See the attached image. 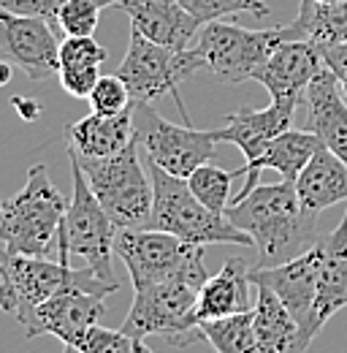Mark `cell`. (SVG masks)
<instances>
[{
	"instance_id": "cell-1",
	"label": "cell",
	"mask_w": 347,
	"mask_h": 353,
	"mask_svg": "<svg viewBox=\"0 0 347 353\" xmlns=\"http://www.w3.org/2000/svg\"><path fill=\"white\" fill-rule=\"evenodd\" d=\"M225 218L253 236L258 250L255 266H277L296 259L320 242V212L304 207L296 182L255 185L242 201L225 210Z\"/></svg>"
},
{
	"instance_id": "cell-20",
	"label": "cell",
	"mask_w": 347,
	"mask_h": 353,
	"mask_svg": "<svg viewBox=\"0 0 347 353\" xmlns=\"http://www.w3.org/2000/svg\"><path fill=\"white\" fill-rule=\"evenodd\" d=\"M68 152L76 158H109L125 150L136 139L133 128V103L120 114H87L65 128Z\"/></svg>"
},
{
	"instance_id": "cell-18",
	"label": "cell",
	"mask_w": 347,
	"mask_h": 353,
	"mask_svg": "<svg viewBox=\"0 0 347 353\" xmlns=\"http://www.w3.org/2000/svg\"><path fill=\"white\" fill-rule=\"evenodd\" d=\"M339 90L342 88L331 68L323 65L304 90L306 128L323 141V147L347 161V103Z\"/></svg>"
},
{
	"instance_id": "cell-2",
	"label": "cell",
	"mask_w": 347,
	"mask_h": 353,
	"mask_svg": "<svg viewBox=\"0 0 347 353\" xmlns=\"http://www.w3.org/2000/svg\"><path fill=\"white\" fill-rule=\"evenodd\" d=\"M68 199L54 188L46 166L28 172V182L0 207V245L6 253L52 256L57 250V231L65 218Z\"/></svg>"
},
{
	"instance_id": "cell-28",
	"label": "cell",
	"mask_w": 347,
	"mask_h": 353,
	"mask_svg": "<svg viewBox=\"0 0 347 353\" xmlns=\"http://www.w3.org/2000/svg\"><path fill=\"white\" fill-rule=\"evenodd\" d=\"M76 353H149L144 345V340H136L125 334L123 329H103L101 323L90 326L85 334L79 337V343L74 345Z\"/></svg>"
},
{
	"instance_id": "cell-23",
	"label": "cell",
	"mask_w": 347,
	"mask_h": 353,
	"mask_svg": "<svg viewBox=\"0 0 347 353\" xmlns=\"http://www.w3.org/2000/svg\"><path fill=\"white\" fill-rule=\"evenodd\" d=\"M296 193L304 207L315 212L347 201V161L334 150L320 147L296 179Z\"/></svg>"
},
{
	"instance_id": "cell-11",
	"label": "cell",
	"mask_w": 347,
	"mask_h": 353,
	"mask_svg": "<svg viewBox=\"0 0 347 353\" xmlns=\"http://www.w3.org/2000/svg\"><path fill=\"white\" fill-rule=\"evenodd\" d=\"M133 128L147 158L160 169H166L169 174H176L182 179H187L193 169H198L215 155V133L198 131L190 123L174 125L169 120H163L149 103L133 101Z\"/></svg>"
},
{
	"instance_id": "cell-21",
	"label": "cell",
	"mask_w": 347,
	"mask_h": 353,
	"mask_svg": "<svg viewBox=\"0 0 347 353\" xmlns=\"http://www.w3.org/2000/svg\"><path fill=\"white\" fill-rule=\"evenodd\" d=\"M347 307V210L339 225L320 239L315 318L323 329L334 312Z\"/></svg>"
},
{
	"instance_id": "cell-35",
	"label": "cell",
	"mask_w": 347,
	"mask_h": 353,
	"mask_svg": "<svg viewBox=\"0 0 347 353\" xmlns=\"http://www.w3.org/2000/svg\"><path fill=\"white\" fill-rule=\"evenodd\" d=\"M11 77H14V65L6 63V60H0V88H6L11 82Z\"/></svg>"
},
{
	"instance_id": "cell-26",
	"label": "cell",
	"mask_w": 347,
	"mask_h": 353,
	"mask_svg": "<svg viewBox=\"0 0 347 353\" xmlns=\"http://www.w3.org/2000/svg\"><path fill=\"white\" fill-rule=\"evenodd\" d=\"M198 329L204 343H209L217 353H258L253 310L198 321Z\"/></svg>"
},
{
	"instance_id": "cell-19",
	"label": "cell",
	"mask_w": 347,
	"mask_h": 353,
	"mask_svg": "<svg viewBox=\"0 0 347 353\" xmlns=\"http://www.w3.org/2000/svg\"><path fill=\"white\" fill-rule=\"evenodd\" d=\"M320 147H323V141L309 131V128H306V131H293V128H288V131H282L280 136H274V139L269 141V147L263 150V155H260L253 166L236 169L239 176H247V179H244L242 190L231 199V204L242 201V199L258 185V176L263 169H271V172H277L282 179L296 182L299 174L304 172V166L309 163V158H312Z\"/></svg>"
},
{
	"instance_id": "cell-32",
	"label": "cell",
	"mask_w": 347,
	"mask_h": 353,
	"mask_svg": "<svg viewBox=\"0 0 347 353\" xmlns=\"http://www.w3.org/2000/svg\"><path fill=\"white\" fill-rule=\"evenodd\" d=\"M98 68L101 65H71V68H60V85L71 98H90V92L98 82Z\"/></svg>"
},
{
	"instance_id": "cell-13",
	"label": "cell",
	"mask_w": 347,
	"mask_h": 353,
	"mask_svg": "<svg viewBox=\"0 0 347 353\" xmlns=\"http://www.w3.org/2000/svg\"><path fill=\"white\" fill-rule=\"evenodd\" d=\"M0 60L25 71L33 82L52 79L60 71L57 30L41 17L0 6Z\"/></svg>"
},
{
	"instance_id": "cell-9",
	"label": "cell",
	"mask_w": 347,
	"mask_h": 353,
	"mask_svg": "<svg viewBox=\"0 0 347 353\" xmlns=\"http://www.w3.org/2000/svg\"><path fill=\"white\" fill-rule=\"evenodd\" d=\"M201 68H207V60H204V52L198 46L169 49V46L155 44V41L144 39L141 33L130 30L128 52L117 68V77L128 85L130 98L136 103H155L158 98L171 92L176 98L179 112L187 120V112L179 101L176 88H179V82H185L187 77H193Z\"/></svg>"
},
{
	"instance_id": "cell-24",
	"label": "cell",
	"mask_w": 347,
	"mask_h": 353,
	"mask_svg": "<svg viewBox=\"0 0 347 353\" xmlns=\"http://www.w3.org/2000/svg\"><path fill=\"white\" fill-rule=\"evenodd\" d=\"M258 299L253 307V326L258 353H304L299 326L288 307L269 285H255Z\"/></svg>"
},
{
	"instance_id": "cell-8",
	"label": "cell",
	"mask_w": 347,
	"mask_h": 353,
	"mask_svg": "<svg viewBox=\"0 0 347 353\" xmlns=\"http://www.w3.org/2000/svg\"><path fill=\"white\" fill-rule=\"evenodd\" d=\"M71 174H74V193L68 199L65 218L57 231V259L71 261V256H79L101 280L120 285L112 269L117 225L95 199L82 166L74 158H71Z\"/></svg>"
},
{
	"instance_id": "cell-3",
	"label": "cell",
	"mask_w": 347,
	"mask_h": 353,
	"mask_svg": "<svg viewBox=\"0 0 347 353\" xmlns=\"http://www.w3.org/2000/svg\"><path fill=\"white\" fill-rule=\"evenodd\" d=\"M147 161V172L152 179V218L149 228L169 231L174 236L193 245H247L253 248V236L236 228L225 215L212 212L204 201L196 199L187 179L169 174L158 163Z\"/></svg>"
},
{
	"instance_id": "cell-30",
	"label": "cell",
	"mask_w": 347,
	"mask_h": 353,
	"mask_svg": "<svg viewBox=\"0 0 347 353\" xmlns=\"http://www.w3.org/2000/svg\"><path fill=\"white\" fill-rule=\"evenodd\" d=\"M87 101H90V109L98 112V114H120V112L130 109V103H133L128 85L117 74L98 77V82H95Z\"/></svg>"
},
{
	"instance_id": "cell-6",
	"label": "cell",
	"mask_w": 347,
	"mask_h": 353,
	"mask_svg": "<svg viewBox=\"0 0 347 353\" xmlns=\"http://www.w3.org/2000/svg\"><path fill=\"white\" fill-rule=\"evenodd\" d=\"M198 291H201V283L187 277H169V280H158L152 285L136 288L128 318L123 321V332L136 340L158 334L179 348L204 343L196 321Z\"/></svg>"
},
{
	"instance_id": "cell-5",
	"label": "cell",
	"mask_w": 347,
	"mask_h": 353,
	"mask_svg": "<svg viewBox=\"0 0 347 353\" xmlns=\"http://www.w3.org/2000/svg\"><path fill=\"white\" fill-rule=\"evenodd\" d=\"M138 150L141 144L133 139L109 158H76L68 152L82 166L95 199L117 228H147L152 218V179Z\"/></svg>"
},
{
	"instance_id": "cell-14",
	"label": "cell",
	"mask_w": 347,
	"mask_h": 353,
	"mask_svg": "<svg viewBox=\"0 0 347 353\" xmlns=\"http://www.w3.org/2000/svg\"><path fill=\"white\" fill-rule=\"evenodd\" d=\"M103 299H106L103 294L71 288V291H60V294L49 296L46 302L36 305V307L25 310L22 315H17V321L25 326V334L30 340L41 337V334H52L68 351H74L79 337L103 318V312H106Z\"/></svg>"
},
{
	"instance_id": "cell-10",
	"label": "cell",
	"mask_w": 347,
	"mask_h": 353,
	"mask_svg": "<svg viewBox=\"0 0 347 353\" xmlns=\"http://www.w3.org/2000/svg\"><path fill=\"white\" fill-rule=\"evenodd\" d=\"M291 39V28H274V30H250L231 22H207L201 25L198 49L204 52L207 68L225 85H239L255 77L260 65L269 60V54Z\"/></svg>"
},
{
	"instance_id": "cell-4",
	"label": "cell",
	"mask_w": 347,
	"mask_h": 353,
	"mask_svg": "<svg viewBox=\"0 0 347 353\" xmlns=\"http://www.w3.org/2000/svg\"><path fill=\"white\" fill-rule=\"evenodd\" d=\"M82 288L90 294H114L120 285L101 280L90 266L74 269L71 261H52L49 256L6 253L0 256V310L8 315H22L25 310L46 302L60 291Z\"/></svg>"
},
{
	"instance_id": "cell-15",
	"label": "cell",
	"mask_w": 347,
	"mask_h": 353,
	"mask_svg": "<svg viewBox=\"0 0 347 353\" xmlns=\"http://www.w3.org/2000/svg\"><path fill=\"white\" fill-rule=\"evenodd\" d=\"M320 68H323V54L312 41L285 39L269 54V60L255 71L253 79L269 90L271 101L299 106L304 90L317 77Z\"/></svg>"
},
{
	"instance_id": "cell-31",
	"label": "cell",
	"mask_w": 347,
	"mask_h": 353,
	"mask_svg": "<svg viewBox=\"0 0 347 353\" xmlns=\"http://www.w3.org/2000/svg\"><path fill=\"white\" fill-rule=\"evenodd\" d=\"M103 60H106V49L92 36H65V41H60V68L101 65Z\"/></svg>"
},
{
	"instance_id": "cell-17",
	"label": "cell",
	"mask_w": 347,
	"mask_h": 353,
	"mask_svg": "<svg viewBox=\"0 0 347 353\" xmlns=\"http://www.w3.org/2000/svg\"><path fill=\"white\" fill-rule=\"evenodd\" d=\"M114 8L128 14L130 30L169 49H185L201 28L179 0H120Z\"/></svg>"
},
{
	"instance_id": "cell-36",
	"label": "cell",
	"mask_w": 347,
	"mask_h": 353,
	"mask_svg": "<svg viewBox=\"0 0 347 353\" xmlns=\"http://www.w3.org/2000/svg\"><path fill=\"white\" fill-rule=\"evenodd\" d=\"M323 3H331V0H323Z\"/></svg>"
},
{
	"instance_id": "cell-22",
	"label": "cell",
	"mask_w": 347,
	"mask_h": 353,
	"mask_svg": "<svg viewBox=\"0 0 347 353\" xmlns=\"http://www.w3.org/2000/svg\"><path fill=\"white\" fill-rule=\"evenodd\" d=\"M250 269L253 266L247 259H228L217 274L207 277V283L198 291L196 321L253 310L250 305V285H253Z\"/></svg>"
},
{
	"instance_id": "cell-33",
	"label": "cell",
	"mask_w": 347,
	"mask_h": 353,
	"mask_svg": "<svg viewBox=\"0 0 347 353\" xmlns=\"http://www.w3.org/2000/svg\"><path fill=\"white\" fill-rule=\"evenodd\" d=\"M320 54H323V65L331 68V74L337 77L339 88L347 95V41L334 46H320Z\"/></svg>"
},
{
	"instance_id": "cell-27",
	"label": "cell",
	"mask_w": 347,
	"mask_h": 353,
	"mask_svg": "<svg viewBox=\"0 0 347 353\" xmlns=\"http://www.w3.org/2000/svg\"><path fill=\"white\" fill-rule=\"evenodd\" d=\"M239 176V172H225L212 163H201L198 169H193L187 176L190 190L196 193L198 201H204L212 212L225 215V210L231 207V182Z\"/></svg>"
},
{
	"instance_id": "cell-7",
	"label": "cell",
	"mask_w": 347,
	"mask_h": 353,
	"mask_svg": "<svg viewBox=\"0 0 347 353\" xmlns=\"http://www.w3.org/2000/svg\"><path fill=\"white\" fill-rule=\"evenodd\" d=\"M114 256L123 259L133 280V288L152 285L169 277H187L207 283L209 272L204 266V245L185 242L160 228H117Z\"/></svg>"
},
{
	"instance_id": "cell-16",
	"label": "cell",
	"mask_w": 347,
	"mask_h": 353,
	"mask_svg": "<svg viewBox=\"0 0 347 353\" xmlns=\"http://www.w3.org/2000/svg\"><path fill=\"white\" fill-rule=\"evenodd\" d=\"M293 112H296V106L277 103V101H271L266 109L242 106V109H236L233 114L225 117V125L220 131L212 133H215L217 141H228V144L242 150V155L247 161L242 169H247L263 155V150L269 147V141L274 136H280L282 131L291 128Z\"/></svg>"
},
{
	"instance_id": "cell-29",
	"label": "cell",
	"mask_w": 347,
	"mask_h": 353,
	"mask_svg": "<svg viewBox=\"0 0 347 353\" xmlns=\"http://www.w3.org/2000/svg\"><path fill=\"white\" fill-rule=\"evenodd\" d=\"M201 25L215 22L231 14H255V17H269L271 8L263 0H179Z\"/></svg>"
},
{
	"instance_id": "cell-34",
	"label": "cell",
	"mask_w": 347,
	"mask_h": 353,
	"mask_svg": "<svg viewBox=\"0 0 347 353\" xmlns=\"http://www.w3.org/2000/svg\"><path fill=\"white\" fill-rule=\"evenodd\" d=\"M11 103H14V109L19 112V117H22L25 123L39 120V114H41V103H39L36 98H19V95H17Z\"/></svg>"
},
{
	"instance_id": "cell-37",
	"label": "cell",
	"mask_w": 347,
	"mask_h": 353,
	"mask_svg": "<svg viewBox=\"0 0 347 353\" xmlns=\"http://www.w3.org/2000/svg\"><path fill=\"white\" fill-rule=\"evenodd\" d=\"M0 207H3V199H0Z\"/></svg>"
},
{
	"instance_id": "cell-12",
	"label": "cell",
	"mask_w": 347,
	"mask_h": 353,
	"mask_svg": "<svg viewBox=\"0 0 347 353\" xmlns=\"http://www.w3.org/2000/svg\"><path fill=\"white\" fill-rule=\"evenodd\" d=\"M323 239V236H320ZM317 266H320V242L309 250L299 253L291 261H282L277 266H255L250 269L253 285H269L280 302L288 307L299 326L304 351L317 337L320 326L315 318V299H317Z\"/></svg>"
},
{
	"instance_id": "cell-25",
	"label": "cell",
	"mask_w": 347,
	"mask_h": 353,
	"mask_svg": "<svg viewBox=\"0 0 347 353\" xmlns=\"http://www.w3.org/2000/svg\"><path fill=\"white\" fill-rule=\"evenodd\" d=\"M291 39H306L317 46L347 41V0H302L296 19L288 25Z\"/></svg>"
}]
</instances>
